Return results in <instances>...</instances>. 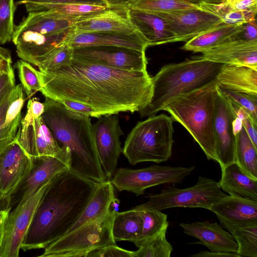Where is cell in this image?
Instances as JSON below:
<instances>
[{
    "mask_svg": "<svg viewBox=\"0 0 257 257\" xmlns=\"http://www.w3.org/2000/svg\"><path fill=\"white\" fill-rule=\"evenodd\" d=\"M38 75L45 97L80 103L96 118L139 112L150 102L153 92L147 70L117 69L74 58L68 65L39 70Z\"/></svg>",
    "mask_w": 257,
    "mask_h": 257,
    "instance_id": "cell-1",
    "label": "cell"
},
{
    "mask_svg": "<svg viewBox=\"0 0 257 257\" xmlns=\"http://www.w3.org/2000/svg\"><path fill=\"white\" fill-rule=\"evenodd\" d=\"M99 183L70 168L54 176L36 209L21 249L45 248L66 234Z\"/></svg>",
    "mask_w": 257,
    "mask_h": 257,
    "instance_id": "cell-2",
    "label": "cell"
},
{
    "mask_svg": "<svg viewBox=\"0 0 257 257\" xmlns=\"http://www.w3.org/2000/svg\"><path fill=\"white\" fill-rule=\"evenodd\" d=\"M42 117L61 147L69 149L70 169L100 183L106 180L99 161L91 117L45 97Z\"/></svg>",
    "mask_w": 257,
    "mask_h": 257,
    "instance_id": "cell-3",
    "label": "cell"
},
{
    "mask_svg": "<svg viewBox=\"0 0 257 257\" xmlns=\"http://www.w3.org/2000/svg\"><path fill=\"white\" fill-rule=\"evenodd\" d=\"M224 64L193 58L164 66L152 77L150 102L139 112L141 117L155 115L177 97L201 88L216 80Z\"/></svg>",
    "mask_w": 257,
    "mask_h": 257,
    "instance_id": "cell-4",
    "label": "cell"
},
{
    "mask_svg": "<svg viewBox=\"0 0 257 257\" xmlns=\"http://www.w3.org/2000/svg\"><path fill=\"white\" fill-rule=\"evenodd\" d=\"M218 87L215 80L177 97L162 109L188 131L208 160L215 162L214 124Z\"/></svg>",
    "mask_w": 257,
    "mask_h": 257,
    "instance_id": "cell-5",
    "label": "cell"
},
{
    "mask_svg": "<svg viewBox=\"0 0 257 257\" xmlns=\"http://www.w3.org/2000/svg\"><path fill=\"white\" fill-rule=\"evenodd\" d=\"M75 22L58 19L45 11L28 13L15 27L12 41L19 57L38 66L75 31Z\"/></svg>",
    "mask_w": 257,
    "mask_h": 257,
    "instance_id": "cell-6",
    "label": "cell"
},
{
    "mask_svg": "<svg viewBox=\"0 0 257 257\" xmlns=\"http://www.w3.org/2000/svg\"><path fill=\"white\" fill-rule=\"evenodd\" d=\"M173 120L164 114L152 115L139 121L127 135L122 150L132 165L144 162L158 164L171 157Z\"/></svg>",
    "mask_w": 257,
    "mask_h": 257,
    "instance_id": "cell-7",
    "label": "cell"
},
{
    "mask_svg": "<svg viewBox=\"0 0 257 257\" xmlns=\"http://www.w3.org/2000/svg\"><path fill=\"white\" fill-rule=\"evenodd\" d=\"M109 208L104 215L70 231L44 249L42 257H87L92 251L116 244L112 225L116 213Z\"/></svg>",
    "mask_w": 257,
    "mask_h": 257,
    "instance_id": "cell-8",
    "label": "cell"
},
{
    "mask_svg": "<svg viewBox=\"0 0 257 257\" xmlns=\"http://www.w3.org/2000/svg\"><path fill=\"white\" fill-rule=\"evenodd\" d=\"M227 195L220 188L218 182L199 176L193 186L183 189L170 186L148 196L147 202L133 208L137 210L162 211L175 207L202 208L209 210L211 205Z\"/></svg>",
    "mask_w": 257,
    "mask_h": 257,
    "instance_id": "cell-9",
    "label": "cell"
},
{
    "mask_svg": "<svg viewBox=\"0 0 257 257\" xmlns=\"http://www.w3.org/2000/svg\"><path fill=\"white\" fill-rule=\"evenodd\" d=\"M195 168V166L183 167L158 165L139 169L120 168L116 170L110 181L118 191H127L139 196L153 186L167 183H181Z\"/></svg>",
    "mask_w": 257,
    "mask_h": 257,
    "instance_id": "cell-10",
    "label": "cell"
},
{
    "mask_svg": "<svg viewBox=\"0 0 257 257\" xmlns=\"http://www.w3.org/2000/svg\"><path fill=\"white\" fill-rule=\"evenodd\" d=\"M15 140L31 158L47 156L71 161L69 149L58 145L42 116L35 117L26 111Z\"/></svg>",
    "mask_w": 257,
    "mask_h": 257,
    "instance_id": "cell-11",
    "label": "cell"
},
{
    "mask_svg": "<svg viewBox=\"0 0 257 257\" xmlns=\"http://www.w3.org/2000/svg\"><path fill=\"white\" fill-rule=\"evenodd\" d=\"M52 178L20 206L11 210L6 220L0 257H18L21 246L36 209Z\"/></svg>",
    "mask_w": 257,
    "mask_h": 257,
    "instance_id": "cell-12",
    "label": "cell"
},
{
    "mask_svg": "<svg viewBox=\"0 0 257 257\" xmlns=\"http://www.w3.org/2000/svg\"><path fill=\"white\" fill-rule=\"evenodd\" d=\"M32 159L30 170L8 196L10 211L23 204L54 176L70 168L71 161L59 157L43 156Z\"/></svg>",
    "mask_w": 257,
    "mask_h": 257,
    "instance_id": "cell-13",
    "label": "cell"
},
{
    "mask_svg": "<svg viewBox=\"0 0 257 257\" xmlns=\"http://www.w3.org/2000/svg\"><path fill=\"white\" fill-rule=\"evenodd\" d=\"M73 58L108 67L127 71L147 70L145 51L110 46L73 48Z\"/></svg>",
    "mask_w": 257,
    "mask_h": 257,
    "instance_id": "cell-14",
    "label": "cell"
},
{
    "mask_svg": "<svg viewBox=\"0 0 257 257\" xmlns=\"http://www.w3.org/2000/svg\"><path fill=\"white\" fill-rule=\"evenodd\" d=\"M92 124L93 133L101 166L107 180L116 170L122 149L120 141L123 132L117 114L103 115Z\"/></svg>",
    "mask_w": 257,
    "mask_h": 257,
    "instance_id": "cell-15",
    "label": "cell"
},
{
    "mask_svg": "<svg viewBox=\"0 0 257 257\" xmlns=\"http://www.w3.org/2000/svg\"><path fill=\"white\" fill-rule=\"evenodd\" d=\"M153 13L166 21L176 37V42H187L223 22L216 15L200 8L169 13Z\"/></svg>",
    "mask_w": 257,
    "mask_h": 257,
    "instance_id": "cell-16",
    "label": "cell"
},
{
    "mask_svg": "<svg viewBox=\"0 0 257 257\" xmlns=\"http://www.w3.org/2000/svg\"><path fill=\"white\" fill-rule=\"evenodd\" d=\"M214 117L215 153L221 169L235 162L236 136L232 126L234 113L227 99L218 87Z\"/></svg>",
    "mask_w": 257,
    "mask_h": 257,
    "instance_id": "cell-17",
    "label": "cell"
},
{
    "mask_svg": "<svg viewBox=\"0 0 257 257\" xmlns=\"http://www.w3.org/2000/svg\"><path fill=\"white\" fill-rule=\"evenodd\" d=\"M32 158L15 140L0 150V193L8 196L30 170Z\"/></svg>",
    "mask_w": 257,
    "mask_h": 257,
    "instance_id": "cell-18",
    "label": "cell"
},
{
    "mask_svg": "<svg viewBox=\"0 0 257 257\" xmlns=\"http://www.w3.org/2000/svg\"><path fill=\"white\" fill-rule=\"evenodd\" d=\"M229 231L245 224L257 222V201L227 195L209 209Z\"/></svg>",
    "mask_w": 257,
    "mask_h": 257,
    "instance_id": "cell-19",
    "label": "cell"
},
{
    "mask_svg": "<svg viewBox=\"0 0 257 257\" xmlns=\"http://www.w3.org/2000/svg\"><path fill=\"white\" fill-rule=\"evenodd\" d=\"M179 225L184 233L199 240L192 243L205 245L210 251L237 254L238 245L233 235L217 222L195 221Z\"/></svg>",
    "mask_w": 257,
    "mask_h": 257,
    "instance_id": "cell-20",
    "label": "cell"
},
{
    "mask_svg": "<svg viewBox=\"0 0 257 257\" xmlns=\"http://www.w3.org/2000/svg\"><path fill=\"white\" fill-rule=\"evenodd\" d=\"M193 58L257 69V41L231 40Z\"/></svg>",
    "mask_w": 257,
    "mask_h": 257,
    "instance_id": "cell-21",
    "label": "cell"
},
{
    "mask_svg": "<svg viewBox=\"0 0 257 257\" xmlns=\"http://www.w3.org/2000/svg\"><path fill=\"white\" fill-rule=\"evenodd\" d=\"M66 42L73 48L86 46H110L145 52L148 47L147 42L137 31L130 34L114 32L74 31Z\"/></svg>",
    "mask_w": 257,
    "mask_h": 257,
    "instance_id": "cell-22",
    "label": "cell"
},
{
    "mask_svg": "<svg viewBox=\"0 0 257 257\" xmlns=\"http://www.w3.org/2000/svg\"><path fill=\"white\" fill-rule=\"evenodd\" d=\"M77 32H114L130 34L136 32L128 15V7H112L101 13L77 21Z\"/></svg>",
    "mask_w": 257,
    "mask_h": 257,
    "instance_id": "cell-23",
    "label": "cell"
},
{
    "mask_svg": "<svg viewBox=\"0 0 257 257\" xmlns=\"http://www.w3.org/2000/svg\"><path fill=\"white\" fill-rule=\"evenodd\" d=\"M128 15L133 26L148 47L176 42L174 34L161 16L153 12L130 8Z\"/></svg>",
    "mask_w": 257,
    "mask_h": 257,
    "instance_id": "cell-24",
    "label": "cell"
},
{
    "mask_svg": "<svg viewBox=\"0 0 257 257\" xmlns=\"http://www.w3.org/2000/svg\"><path fill=\"white\" fill-rule=\"evenodd\" d=\"M216 80L221 88L257 95V69L253 68L224 64Z\"/></svg>",
    "mask_w": 257,
    "mask_h": 257,
    "instance_id": "cell-25",
    "label": "cell"
},
{
    "mask_svg": "<svg viewBox=\"0 0 257 257\" xmlns=\"http://www.w3.org/2000/svg\"><path fill=\"white\" fill-rule=\"evenodd\" d=\"M221 171L218 184L223 192L257 201V180L247 175L235 162L224 167Z\"/></svg>",
    "mask_w": 257,
    "mask_h": 257,
    "instance_id": "cell-26",
    "label": "cell"
},
{
    "mask_svg": "<svg viewBox=\"0 0 257 257\" xmlns=\"http://www.w3.org/2000/svg\"><path fill=\"white\" fill-rule=\"evenodd\" d=\"M242 25H231L222 22L188 40L181 49L194 53H202L208 51L233 40L242 30Z\"/></svg>",
    "mask_w": 257,
    "mask_h": 257,
    "instance_id": "cell-27",
    "label": "cell"
},
{
    "mask_svg": "<svg viewBox=\"0 0 257 257\" xmlns=\"http://www.w3.org/2000/svg\"><path fill=\"white\" fill-rule=\"evenodd\" d=\"M114 197V188L110 180L99 183L82 213L67 233L105 214Z\"/></svg>",
    "mask_w": 257,
    "mask_h": 257,
    "instance_id": "cell-28",
    "label": "cell"
},
{
    "mask_svg": "<svg viewBox=\"0 0 257 257\" xmlns=\"http://www.w3.org/2000/svg\"><path fill=\"white\" fill-rule=\"evenodd\" d=\"M111 7L103 5L70 3L34 7L27 9L26 11L28 13L45 11L53 17L76 23L79 20L101 13Z\"/></svg>",
    "mask_w": 257,
    "mask_h": 257,
    "instance_id": "cell-29",
    "label": "cell"
},
{
    "mask_svg": "<svg viewBox=\"0 0 257 257\" xmlns=\"http://www.w3.org/2000/svg\"><path fill=\"white\" fill-rule=\"evenodd\" d=\"M142 219L140 211L134 208L117 212L112 225V234L115 241H137L141 234Z\"/></svg>",
    "mask_w": 257,
    "mask_h": 257,
    "instance_id": "cell-30",
    "label": "cell"
},
{
    "mask_svg": "<svg viewBox=\"0 0 257 257\" xmlns=\"http://www.w3.org/2000/svg\"><path fill=\"white\" fill-rule=\"evenodd\" d=\"M257 148L243 127L236 135L235 162L249 177L257 180Z\"/></svg>",
    "mask_w": 257,
    "mask_h": 257,
    "instance_id": "cell-31",
    "label": "cell"
},
{
    "mask_svg": "<svg viewBox=\"0 0 257 257\" xmlns=\"http://www.w3.org/2000/svg\"><path fill=\"white\" fill-rule=\"evenodd\" d=\"M165 227L157 234L134 243L138 248L134 251V257H170L173 250L166 238Z\"/></svg>",
    "mask_w": 257,
    "mask_h": 257,
    "instance_id": "cell-32",
    "label": "cell"
},
{
    "mask_svg": "<svg viewBox=\"0 0 257 257\" xmlns=\"http://www.w3.org/2000/svg\"><path fill=\"white\" fill-rule=\"evenodd\" d=\"M199 7L216 15L224 23L229 25H240L256 20L257 8L243 11L232 10L226 0L218 4H201Z\"/></svg>",
    "mask_w": 257,
    "mask_h": 257,
    "instance_id": "cell-33",
    "label": "cell"
},
{
    "mask_svg": "<svg viewBox=\"0 0 257 257\" xmlns=\"http://www.w3.org/2000/svg\"><path fill=\"white\" fill-rule=\"evenodd\" d=\"M229 232L237 244L239 257H257V222L237 227Z\"/></svg>",
    "mask_w": 257,
    "mask_h": 257,
    "instance_id": "cell-34",
    "label": "cell"
},
{
    "mask_svg": "<svg viewBox=\"0 0 257 257\" xmlns=\"http://www.w3.org/2000/svg\"><path fill=\"white\" fill-rule=\"evenodd\" d=\"M128 7L134 9L160 13L200 8L198 6L181 0H136Z\"/></svg>",
    "mask_w": 257,
    "mask_h": 257,
    "instance_id": "cell-35",
    "label": "cell"
},
{
    "mask_svg": "<svg viewBox=\"0 0 257 257\" xmlns=\"http://www.w3.org/2000/svg\"><path fill=\"white\" fill-rule=\"evenodd\" d=\"M139 211H140L142 219V229L138 240L153 236L163 228L168 227L167 215L161 211L153 209Z\"/></svg>",
    "mask_w": 257,
    "mask_h": 257,
    "instance_id": "cell-36",
    "label": "cell"
},
{
    "mask_svg": "<svg viewBox=\"0 0 257 257\" xmlns=\"http://www.w3.org/2000/svg\"><path fill=\"white\" fill-rule=\"evenodd\" d=\"M73 48L65 42L56 48L37 66L40 71L56 70L69 65L73 58Z\"/></svg>",
    "mask_w": 257,
    "mask_h": 257,
    "instance_id": "cell-37",
    "label": "cell"
},
{
    "mask_svg": "<svg viewBox=\"0 0 257 257\" xmlns=\"http://www.w3.org/2000/svg\"><path fill=\"white\" fill-rule=\"evenodd\" d=\"M17 9L14 0H0V44L12 40L15 30L14 19Z\"/></svg>",
    "mask_w": 257,
    "mask_h": 257,
    "instance_id": "cell-38",
    "label": "cell"
},
{
    "mask_svg": "<svg viewBox=\"0 0 257 257\" xmlns=\"http://www.w3.org/2000/svg\"><path fill=\"white\" fill-rule=\"evenodd\" d=\"M14 66L17 70L21 84L27 96L40 91L41 85L38 71L30 63L21 59L18 60Z\"/></svg>",
    "mask_w": 257,
    "mask_h": 257,
    "instance_id": "cell-39",
    "label": "cell"
},
{
    "mask_svg": "<svg viewBox=\"0 0 257 257\" xmlns=\"http://www.w3.org/2000/svg\"><path fill=\"white\" fill-rule=\"evenodd\" d=\"M15 94L6 111L5 124L17 134L22 119L21 111L25 100L21 84L15 86Z\"/></svg>",
    "mask_w": 257,
    "mask_h": 257,
    "instance_id": "cell-40",
    "label": "cell"
},
{
    "mask_svg": "<svg viewBox=\"0 0 257 257\" xmlns=\"http://www.w3.org/2000/svg\"><path fill=\"white\" fill-rule=\"evenodd\" d=\"M218 89L225 97L242 107L252 121L257 124L256 95L230 91L219 86Z\"/></svg>",
    "mask_w": 257,
    "mask_h": 257,
    "instance_id": "cell-41",
    "label": "cell"
},
{
    "mask_svg": "<svg viewBox=\"0 0 257 257\" xmlns=\"http://www.w3.org/2000/svg\"><path fill=\"white\" fill-rule=\"evenodd\" d=\"M15 94L14 87L0 102V150L15 140L16 133L7 126L5 122L7 110Z\"/></svg>",
    "mask_w": 257,
    "mask_h": 257,
    "instance_id": "cell-42",
    "label": "cell"
},
{
    "mask_svg": "<svg viewBox=\"0 0 257 257\" xmlns=\"http://www.w3.org/2000/svg\"><path fill=\"white\" fill-rule=\"evenodd\" d=\"M70 3H83L107 5L102 0H19L16 3V5H24L26 9H27L29 8L37 6Z\"/></svg>",
    "mask_w": 257,
    "mask_h": 257,
    "instance_id": "cell-43",
    "label": "cell"
},
{
    "mask_svg": "<svg viewBox=\"0 0 257 257\" xmlns=\"http://www.w3.org/2000/svg\"><path fill=\"white\" fill-rule=\"evenodd\" d=\"M87 257H134V251L112 244L92 251Z\"/></svg>",
    "mask_w": 257,
    "mask_h": 257,
    "instance_id": "cell-44",
    "label": "cell"
},
{
    "mask_svg": "<svg viewBox=\"0 0 257 257\" xmlns=\"http://www.w3.org/2000/svg\"><path fill=\"white\" fill-rule=\"evenodd\" d=\"M16 86L14 70L0 74V102Z\"/></svg>",
    "mask_w": 257,
    "mask_h": 257,
    "instance_id": "cell-45",
    "label": "cell"
},
{
    "mask_svg": "<svg viewBox=\"0 0 257 257\" xmlns=\"http://www.w3.org/2000/svg\"><path fill=\"white\" fill-rule=\"evenodd\" d=\"M242 25V30L235 37L233 40L257 41L256 20L243 24Z\"/></svg>",
    "mask_w": 257,
    "mask_h": 257,
    "instance_id": "cell-46",
    "label": "cell"
},
{
    "mask_svg": "<svg viewBox=\"0 0 257 257\" xmlns=\"http://www.w3.org/2000/svg\"><path fill=\"white\" fill-rule=\"evenodd\" d=\"M13 70L11 50L0 46V72L9 73Z\"/></svg>",
    "mask_w": 257,
    "mask_h": 257,
    "instance_id": "cell-47",
    "label": "cell"
},
{
    "mask_svg": "<svg viewBox=\"0 0 257 257\" xmlns=\"http://www.w3.org/2000/svg\"><path fill=\"white\" fill-rule=\"evenodd\" d=\"M232 10L243 11L257 8V0H226Z\"/></svg>",
    "mask_w": 257,
    "mask_h": 257,
    "instance_id": "cell-48",
    "label": "cell"
},
{
    "mask_svg": "<svg viewBox=\"0 0 257 257\" xmlns=\"http://www.w3.org/2000/svg\"><path fill=\"white\" fill-rule=\"evenodd\" d=\"M58 101L61 102L66 107L71 110L93 117L92 110L80 103L68 100H61Z\"/></svg>",
    "mask_w": 257,
    "mask_h": 257,
    "instance_id": "cell-49",
    "label": "cell"
},
{
    "mask_svg": "<svg viewBox=\"0 0 257 257\" xmlns=\"http://www.w3.org/2000/svg\"><path fill=\"white\" fill-rule=\"evenodd\" d=\"M242 123L245 132L254 147L257 148V124L253 122L249 116L244 118Z\"/></svg>",
    "mask_w": 257,
    "mask_h": 257,
    "instance_id": "cell-50",
    "label": "cell"
},
{
    "mask_svg": "<svg viewBox=\"0 0 257 257\" xmlns=\"http://www.w3.org/2000/svg\"><path fill=\"white\" fill-rule=\"evenodd\" d=\"M44 111V104L36 98L30 99L27 107V111L35 117L41 116Z\"/></svg>",
    "mask_w": 257,
    "mask_h": 257,
    "instance_id": "cell-51",
    "label": "cell"
},
{
    "mask_svg": "<svg viewBox=\"0 0 257 257\" xmlns=\"http://www.w3.org/2000/svg\"><path fill=\"white\" fill-rule=\"evenodd\" d=\"M190 256L192 257H239L237 254L233 253H223L208 251H201L197 253L193 254Z\"/></svg>",
    "mask_w": 257,
    "mask_h": 257,
    "instance_id": "cell-52",
    "label": "cell"
},
{
    "mask_svg": "<svg viewBox=\"0 0 257 257\" xmlns=\"http://www.w3.org/2000/svg\"><path fill=\"white\" fill-rule=\"evenodd\" d=\"M10 211L8 208L0 211V245L2 241L6 220Z\"/></svg>",
    "mask_w": 257,
    "mask_h": 257,
    "instance_id": "cell-53",
    "label": "cell"
},
{
    "mask_svg": "<svg viewBox=\"0 0 257 257\" xmlns=\"http://www.w3.org/2000/svg\"><path fill=\"white\" fill-rule=\"evenodd\" d=\"M108 6L114 7H128L136 0H105Z\"/></svg>",
    "mask_w": 257,
    "mask_h": 257,
    "instance_id": "cell-54",
    "label": "cell"
},
{
    "mask_svg": "<svg viewBox=\"0 0 257 257\" xmlns=\"http://www.w3.org/2000/svg\"><path fill=\"white\" fill-rule=\"evenodd\" d=\"M199 6L203 4H218L225 0H181Z\"/></svg>",
    "mask_w": 257,
    "mask_h": 257,
    "instance_id": "cell-55",
    "label": "cell"
},
{
    "mask_svg": "<svg viewBox=\"0 0 257 257\" xmlns=\"http://www.w3.org/2000/svg\"><path fill=\"white\" fill-rule=\"evenodd\" d=\"M233 130L235 135L236 136L242 129V120L235 116V118L232 122Z\"/></svg>",
    "mask_w": 257,
    "mask_h": 257,
    "instance_id": "cell-56",
    "label": "cell"
},
{
    "mask_svg": "<svg viewBox=\"0 0 257 257\" xmlns=\"http://www.w3.org/2000/svg\"><path fill=\"white\" fill-rule=\"evenodd\" d=\"M8 208H10L9 207L8 196L0 193V211Z\"/></svg>",
    "mask_w": 257,
    "mask_h": 257,
    "instance_id": "cell-57",
    "label": "cell"
},
{
    "mask_svg": "<svg viewBox=\"0 0 257 257\" xmlns=\"http://www.w3.org/2000/svg\"><path fill=\"white\" fill-rule=\"evenodd\" d=\"M102 1H104V2L107 4V3H106V1H105V0H102Z\"/></svg>",
    "mask_w": 257,
    "mask_h": 257,
    "instance_id": "cell-58",
    "label": "cell"
},
{
    "mask_svg": "<svg viewBox=\"0 0 257 257\" xmlns=\"http://www.w3.org/2000/svg\"><path fill=\"white\" fill-rule=\"evenodd\" d=\"M1 73H3V72H0V74H1Z\"/></svg>",
    "mask_w": 257,
    "mask_h": 257,
    "instance_id": "cell-59",
    "label": "cell"
}]
</instances>
